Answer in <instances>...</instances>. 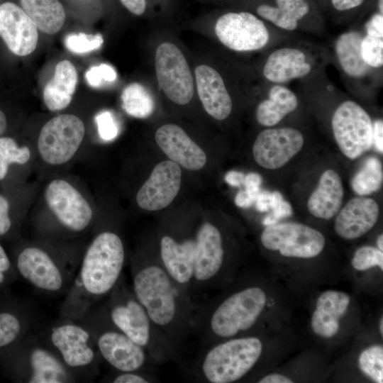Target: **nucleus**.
I'll list each match as a JSON object with an SVG mask.
<instances>
[{
    "instance_id": "f257e3e1",
    "label": "nucleus",
    "mask_w": 383,
    "mask_h": 383,
    "mask_svg": "<svg viewBox=\"0 0 383 383\" xmlns=\"http://www.w3.org/2000/svg\"><path fill=\"white\" fill-rule=\"evenodd\" d=\"M131 289L152 321L179 352L193 333L198 306L156 258H139L131 265Z\"/></svg>"
},
{
    "instance_id": "f03ea898",
    "label": "nucleus",
    "mask_w": 383,
    "mask_h": 383,
    "mask_svg": "<svg viewBox=\"0 0 383 383\" xmlns=\"http://www.w3.org/2000/svg\"><path fill=\"white\" fill-rule=\"evenodd\" d=\"M125 261L121 238L111 231L98 233L86 250L68 291L67 316L82 317L91 304L106 297L123 277Z\"/></svg>"
},
{
    "instance_id": "7ed1b4c3",
    "label": "nucleus",
    "mask_w": 383,
    "mask_h": 383,
    "mask_svg": "<svg viewBox=\"0 0 383 383\" xmlns=\"http://www.w3.org/2000/svg\"><path fill=\"white\" fill-rule=\"evenodd\" d=\"M267 301L264 289L250 283L202 300L196 311L193 333L202 347L245 335L256 326Z\"/></svg>"
},
{
    "instance_id": "20e7f679",
    "label": "nucleus",
    "mask_w": 383,
    "mask_h": 383,
    "mask_svg": "<svg viewBox=\"0 0 383 383\" xmlns=\"http://www.w3.org/2000/svg\"><path fill=\"white\" fill-rule=\"evenodd\" d=\"M103 304L111 322L144 348L155 365L178 357L179 351L152 321L123 277Z\"/></svg>"
},
{
    "instance_id": "39448f33",
    "label": "nucleus",
    "mask_w": 383,
    "mask_h": 383,
    "mask_svg": "<svg viewBox=\"0 0 383 383\" xmlns=\"http://www.w3.org/2000/svg\"><path fill=\"white\" fill-rule=\"evenodd\" d=\"M263 351L260 338L243 335L201 348L192 366L195 379L206 383H233L255 367Z\"/></svg>"
},
{
    "instance_id": "423d86ee",
    "label": "nucleus",
    "mask_w": 383,
    "mask_h": 383,
    "mask_svg": "<svg viewBox=\"0 0 383 383\" xmlns=\"http://www.w3.org/2000/svg\"><path fill=\"white\" fill-rule=\"evenodd\" d=\"M82 322L90 331L101 359L116 371H147L155 362L147 351L117 328L104 306L91 308Z\"/></svg>"
},
{
    "instance_id": "0eeeda50",
    "label": "nucleus",
    "mask_w": 383,
    "mask_h": 383,
    "mask_svg": "<svg viewBox=\"0 0 383 383\" xmlns=\"http://www.w3.org/2000/svg\"><path fill=\"white\" fill-rule=\"evenodd\" d=\"M41 338L77 380L98 372L101 357L90 331L82 322L70 318L58 321Z\"/></svg>"
},
{
    "instance_id": "6e6552de",
    "label": "nucleus",
    "mask_w": 383,
    "mask_h": 383,
    "mask_svg": "<svg viewBox=\"0 0 383 383\" xmlns=\"http://www.w3.org/2000/svg\"><path fill=\"white\" fill-rule=\"evenodd\" d=\"M195 258L191 295L197 297L222 289L233 274L229 270L226 256L223 236L213 223L205 221L195 234Z\"/></svg>"
},
{
    "instance_id": "1a4fd4ad",
    "label": "nucleus",
    "mask_w": 383,
    "mask_h": 383,
    "mask_svg": "<svg viewBox=\"0 0 383 383\" xmlns=\"http://www.w3.org/2000/svg\"><path fill=\"white\" fill-rule=\"evenodd\" d=\"M155 73L158 89L176 105L188 104L195 94L194 72L182 49L162 41L155 48Z\"/></svg>"
},
{
    "instance_id": "9d476101",
    "label": "nucleus",
    "mask_w": 383,
    "mask_h": 383,
    "mask_svg": "<svg viewBox=\"0 0 383 383\" xmlns=\"http://www.w3.org/2000/svg\"><path fill=\"white\" fill-rule=\"evenodd\" d=\"M16 267L30 285L50 295L69 291L77 272L66 267L45 249L35 245L27 246L20 252Z\"/></svg>"
},
{
    "instance_id": "9b49d317",
    "label": "nucleus",
    "mask_w": 383,
    "mask_h": 383,
    "mask_svg": "<svg viewBox=\"0 0 383 383\" xmlns=\"http://www.w3.org/2000/svg\"><path fill=\"white\" fill-rule=\"evenodd\" d=\"M85 135V126L78 116L65 113L50 119L41 128L38 149L42 160L50 165L69 162L76 154Z\"/></svg>"
},
{
    "instance_id": "f8f14e48",
    "label": "nucleus",
    "mask_w": 383,
    "mask_h": 383,
    "mask_svg": "<svg viewBox=\"0 0 383 383\" xmlns=\"http://www.w3.org/2000/svg\"><path fill=\"white\" fill-rule=\"evenodd\" d=\"M331 126L339 149L350 160L359 157L373 146V122L355 101H345L336 109Z\"/></svg>"
},
{
    "instance_id": "ddd939ff",
    "label": "nucleus",
    "mask_w": 383,
    "mask_h": 383,
    "mask_svg": "<svg viewBox=\"0 0 383 383\" xmlns=\"http://www.w3.org/2000/svg\"><path fill=\"white\" fill-rule=\"evenodd\" d=\"M262 245L267 250L279 251L287 257L311 258L323 250L326 240L318 231L295 222L277 223L267 226L260 235Z\"/></svg>"
},
{
    "instance_id": "4468645a",
    "label": "nucleus",
    "mask_w": 383,
    "mask_h": 383,
    "mask_svg": "<svg viewBox=\"0 0 383 383\" xmlns=\"http://www.w3.org/2000/svg\"><path fill=\"white\" fill-rule=\"evenodd\" d=\"M218 40L235 52H251L264 48L270 35L263 21L249 11H228L213 21Z\"/></svg>"
},
{
    "instance_id": "2eb2a0df",
    "label": "nucleus",
    "mask_w": 383,
    "mask_h": 383,
    "mask_svg": "<svg viewBox=\"0 0 383 383\" xmlns=\"http://www.w3.org/2000/svg\"><path fill=\"white\" fill-rule=\"evenodd\" d=\"M45 200L59 223L70 231L81 232L91 222L93 211L89 202L65 179H56L47 185Z\"/></svg>"
},
{
    "instance_id": "dca6fc26",
    "label": "nucleus",
    "mask_w": 383,
    "mask_h": 383,
    "mask_svg": "<svg viewBox=\"0 0 383 383\" xmlns=\"http://www.w3.org/2000/svg\"><path fill=\"white\" fill-rule=\"evenodd\" d=\"M22 380L28 383H65L77 379L41 337L33 335L25 345Z\"/></svg>"
},
{
    "instance_id": "f3484780",
    "label": "nucleus",
    "mask_w": 383,
    "mask_h": 383,
    "mask_svg": "<svg viewBox=\"0 0 383 383\" xmlns=\"http://www.w3.org/2000/svg\"><path fill=\"white\" fill-rule=\"evenodd\" d=\"M304 143L303 135L295 128H267L256 137L252 146L253 157L265 169H279L301 150Z\"/></svg>"
},
{
    "instance_id": "a211bd4d",
    "label": "nucleus",
    "mask_w": 383,
    "mask_h": 383,
    "mask_svg": "<svg viewBox=\"0 0 383 383\" xmlns=\"http://www.w3.org/2000/svg\"><path fill=\"white\" fill-rule=\"evenodd\" d=\"M180 167L172 160L158 163L136 194L143 209L155 211L167 207L177 195L181 185Z\"/></svg>"
},
{
    "instance_id": "6ab92c4d",
    "label": "nucleus",
    "mask_w": 383,
    "mask_h": 383,
    "mask_svg": "<svg viewBox=\"0 0 383 383\" xmlns=\"http://www.w3.org/2000/svg\"><path fill=\"white\" fill-rule=\"evenodd\" d=\"M0 37L12 53L26 56L37 47L38 29L20 6L7 1L0 4Z\"/></svg>"
},
{
    "instance_id": "aec40b11",
    "label": "nucleus",
    "mask_w": 383,
    "mask_h": 383,
    "mask_svg": "<svg viewBox=\"0 0 383 383\" xmlns=\"http://www.w3.org/2000/svg\"><path fill=\"white\" fill-rule=\"evenodd\" d=\"M195 249V237L180 239L164 234L160 238L158 257L161 263L179 287L191 296Z\"/></svg>"
},
{
    "instance_id": "412c9836",
    "label": "nucleus",
    "mask_w": 383,
    "mask_h": 383,
    "mask_svg": "<svg viewBox=\"0 0 383 383\" xmlns=\"http://www.w3.org/2000/svg\"><path fill=\"white\" fill-rule=\"evenodd\" d=\"M195 90L205 111L218 121L231 113L233 103L221 73L207 63H199L194 70Z\"/></svg>"
},
{
    "instance_id": "4be33fe9",
    "label": "nucleus",
    "mask_w": 383,
    "mask_h": 383,
    "mask_svg": "<svg viewBox=\"0 0 383 383\" xmlns=\"http://www.w3.org/2000/svg\"><path fill=\"white\" fill-rule=\"evenodd\" d=\"M155 140L170 160L187 170H199L206 163L204 151L177 124L166 123L159 127Z\"/></svg>"
},
{
    "instance_id": "5701e85b",
    "label": "nucleus",
    "mask_w": 383,
    "mask_h": 383,
    "mask_svg": "<svg viewBox=\"0 0 383 383\" xmlns=\"http://www.w3.org/2000/svg\"><path fill=\"white\" fill-rule=\"evenodd\" d=\"M338 213L334 223L335 233L343 239L354 240L374 226L379 207L374 199L360 196L350 199Z\"/></svg>"
},
{
    "instance_id": "b1692460",
    "label": "nucleus",
    "mask_w": 383,
    "mask_h": 383,
    "mask_svg": "<svg viewBox=\"0 0 383 383\" xmlns=\"http://www.w3.org/2000/svg\"><path fill=\"white\" fill-rule=\"evenodd\" d=\"M311 71L305 54L293 48H282L274 50L267 57L263 75L274 83H284L301 78Z\"/></svg>"
},
{
    "instance_id": "393cba45",
    "label": "nucleus",
    "mask_w": 383,
    "mask_h": 383,
    "mask_svg": "<svg viewBox=\"0 0 383 383\" xmlns=\"http://www.w3.org/2000/svg\"><path fill=\"white\" fill-rule=\"evenodd\" d=\"M343 195L340 177L335 171L327 170L308 200V209L316 218L331 219L340 211Z\"/></svg>"
},
{
    "instance_id": "a878e982",
    "label": "nucleus",
    "mask_w": 383,
    "mask_h": 383,
    "mask_svg": "<svg viewBox=\"0 0 383 383\" xmlns=\"http://www.w3.org/2000/svg\"><path fill=\"white\" fill-rule=\"evenodd\" d=\"M78 82L77 72L73 64L67 60L59 62L52 78L43 90V101L51 111H61L72 101Z\"/></svg>"
},
{
    "instance_id": "bb28decb",
    "label": "nucleus",
    "mask_w": 383,
    "mask_h": 383,
    "mask_svg": "<svg viewBox=\"0 0 383 383\" xmlns=\"http://www.w3.org/2000/svg\"><path fill=\"white\" fill-rule=\"evenodd\" d=\"M298 105L295 94L286 87L276 84L269 91V99L261 101L255 111L257 121L264 126H273L280 122Z\"/></svg>"
},
{
    "instance_id": "cd10ccee",
    "label": "nucleus",
    "mask_w": 383,
    "mask_h": 383,
    "mask_svg": "<svg viewBox=\"0 0 383 383\" xmlns=\"http://www.w3.org/2000/svg\"><path fill=\"white\" fill-rule=\"evenodd\" d=\"M19 2L40 31L52 35L62 28L66 12L59 0H19Z\"/></svg>"
},
{
    "instance_id": "c85d7f7f",
    "label": "nucleus",
    "mask_w": 383,
    "mask_h": 383,
    "mask_svg": "<svg viewBox=\"0 0 383 383\" xmlns=\"http://www.w3.org/2000/svg\"><path fill=\"white\" fill-rule=\"evenodd\" d=\"M362 36L357 31L341 34L336 40L335 50L342 70L349 76L361 77L365 75L369 66L361 55Z\"/></svg>"
},
{
    "instance_id": "c756f323",
    "label": "nucleus",
    "mask_w": 383,
    "mask_h": 383,
    "mask_svg": "<svg viewBox=\"0 0 383 383\" xmlns=\"http://www.w3.org/2000/svg\"><path fill=\"white\" fill-rule=\"evenodd\" d=\"M122 108L128 115L145 118L155 109V101L151 93L140 83L128 84L121 94Z\"/></svg>"
},
{
    "instance_id": "7c9ffc66",
    "label": "nucleus",
    "mask_w": 383,
    "mask_h": 383,
    "mask_svg": "<svg viewBox=\"0 0 383 383\" xmlns=\"http://www.w3.org/2000/svg\"><path fill=\"white\" fill-rule=\"evenodd\" d=\"M383 182L382 166L376 157H367L351 181L353 191L360 196L377 192Z\"/></svg>"
},
{
    "instance_id": "2f4dec72",
    "label": "nucleus",
    "mask_w": 383,
    "mask_h": 383,
    "mask_svg": "<svg viewBox=\"0 0 383 383\" xmlns=\"http://www.w3.org/2000/svg\"><path fill=\"white\" fill-rule=\"evenodd\" d=\"M30 158V150L28 147H18L10 137H0V181L6 177L10 165H24Z\"/></svg>"
},
{
    "instance_id": "473e14b6",
    "label": "nucleus",
    "mask_w": 383,
    "mask_h": 383,
    "mask_svg": "<svg viewBox=\"0 0 383 383\" xmlns=\"http://www.w3.org/2000/svg\"><path fill=\"white\" fill-rule=\"evenodd\" d=\"M131 13L150 17L168 16L174 11V0H119Z\"/></svg>"
},
{
    "instance_id": "72a5a7b5",
    "label": "nucleus",
    "mask_w": 383,
    "mask_h": 383,
    "mask_svg": "<svg viewBox=\"0 0 383 383\" xmlns=\"http://www.w3.org/2000/svg\"><path fill=\"white\" fill-rule=\"evenodd\" d=\"M350 302V297L348 294L328 290L318 296L316 310L328 317L340 320L346 313Z\"/></svg>"
},
{
    "instance_id": "f704fd0d",
    "label": "nucleus",
    "mask_w": 383,
    "mask_h": 383,
    "mask_svg": "<svg viewBox=\"0 0 383 383\" xmlns=\"http://www.w3.org/2000/svg\"><path fill=\"white\" fill-rule=\"evenodd\" d=\"M360 370L377 383L383 382V348L372 345L365 349L358 357Z\"/></svg>"
},
{
    "instance_id": "c9c22d12",
    "label": "nucleus",
    "mask_w": 383,
    "mask_h": 383,
    "mask_svg": "<svg viewBox=\"0 0 383 383\" xmlns=\"http://www.w3.org/2000/svg\"><path fill=\"white\" fill-rule=\"evenodd\" d=\"M25 319L13 312H0V349L16 342L26 331Z\"/></svg>"
},
{
    "instance_id": "e433bc0d",
    "label": "nucleus",
    "mask_w": 383,
    "mask_h": 383,
    "mask_svg": "<svg viewBox=\"0 0 383 383\" xmlns=\"http://www.w3.org/2000/svg\"><path fill=\"white\" fill-rule=\"evenodd\" d=\"M104 38L100 33L95 35L84 33H71L65 38V45L68 50L76 54H84L101 48Z\"/></svg>"
},
{
    "instance_id": "4c0bfd02",
    "label": "nucleus",
    "mask_w": 383,
    "mask_h": 383,
    "mask_svg": "<svg viewBox=\"0 0 383 383\" xmlns=\"http://www.w3.org/2000/svg\"><path fill=\"white\" fill-rule=\"evenodd\" d=\"M351 265L359 271L367 270L376 266L383 270V251L370 245L362 246L355 252Z\"/></svg>"
},
{
    "instance_id": "58836bf2",
    "label": "nucleus",
    "mask_w": 383,
    "mask_h": 383,
    "mask_svg": "<svg viewBox=\"0 0 383 383\" xmlns=\"http://www.w3.org/2000/svg\"><path fill=\"white\" fill-rule=\"evenodd\" d=\"M361 55L364 62L372 67L383 65V38L366 35L361 42Z\"/></svg>"
},
{
    "instance_id": "ea45409f",
    "label": "nucleus",
    "mask_w": 383,
    "mask_h": 383,
    "mask_svg": "<svg viewBox=\"0 0 383 383\" xmlns=\"http://www.w3.org/2000/svg\"><path fill=\"white\" fill-rule=\"evenodd\" d=\"M255 11L261 18L282 29L294 30L297 27L298 21L285 15L277 6L260 4L256 7Z\"/></svg>"
},
{
    "instance_id": "a19ab883",
    "label": "nucleus",
    "mask_w": 383,
    "mask_h": 383,
    "mask_svg": "<svg viewBox=\"0 0 383 383\" xmlns=\"http://www.w3.org/2000/svg\"><path fill=\"white\" fill-rule=\"evenodd\" d=\"M85 79L91 87L99 88L114 82L117 79V73L112 66L102 63L87 70Z\"/></svg>"
},
{
    "instance_id": "79ce46f5",
    "label": "nucleus",
    "mask_w": 383,
    "mask_h": 383,
    "mask_svg": "<svg viewBox=\"0 0 383 383\" xmlns=\"http://www.w3.org/2000/svg\"><path fill=\"white\" fill-rule=\"evenodd\" d=\"M106 382L112 383H153L158 379L147 371H116L108 375Z\"/></svg>"
},
{
    "instance_id": "37998d69",
    "label": "nucleus",
    "mask_w": 383,
    "mask_h": 383,
    "mask_svg": "<svg viewBox=\"0 0 383 383\" xmlns=\"http://www.w3.org/2000/svg\"><path fill=\"white\" fill-rule=\"evenodd\" d=\"M270 209L272 213L266 216L262 222L266 226L277 223L281 218L289 217L292 214L291 205L284 199L282 194L277 191L272 192Z\"/></svg>"
},
{
    "instance_id": "c03bdc74",
    "label": "nucleus",
    "mask_w": 383,
    "mask_h": 383,
    "mask_svg": "<svg viewBox=\"0 0 383 383\" xmlns=\"http://www.w3.org/2000/svg\"><path fill=\"white\" fill-rule=\"evenodd\" d=\"M340 321L326 317L314 311L311 321L313 331L318 335L329 338L335 336L340 330Z\"/></svg>"
},
{
    "instance_id": "a18cd8bd",
    "label": "nucleus",
    "mask_w": 383,
    "mask_h": 383,
    "mask_svg": "<svg viewBox=\"0 0 383 383\" xmlns=\"http://www.w3.org/2000/svg\"><path fill=\"white\" fill-rule=\"evenodd\" d=\"M95 121L99 134L104 140H111L118 135V123L111 111H104L99 113L95 117Z\"/></svg>"
},
{
    "instance_id": "49530a36",
    "label": "nucleus",
    "mask_w": 383,
    "mask_h": 383,
    "mask_svg": "<svg viewBox=\"0 0 383 383\" xmlns=\"http://www.w3.org/2000/svg\"><path fill=\"white\" fill-rule=\"evenodd\" d=\"M277 7L287 16L298 21L306 16L309 6L304 0H276Z\"/></svg>"
},
{
    "instance_id": "de8ad7c7",
    "label": "nucleus",
    "mask_w": 383,
    "mask_h": 383,
    "mask_svg": "<svg viewBox=\"0 0 383 383\" xmlns=\"http://www.w3.org/2000/svg\"><path fill=\"white\" fill-rule=\"evenodd\" d=\"M9 209V201L6 196L0 194V236L7 233L11 227Z\"/></svg>"
},
{
    "instance_id": "09e8293b",
    "label": "nucleus",
    "mask_w": 383,
    "mask_h": 383,
    "mask_svg": "<svg viewBox=\"0 0 383 383\" xmlns=\"http://www.w3.org/2000/svg\"><path fill=\"white\" fill-rule=\"evenodd\" d=\"M262 184L261 176L255 172H250L245 174L243 186L244 190L252 198L256 199V197L261 190L260 186Z\"/></svg>"
},
{
    "instance_id": "8fccbe9b",
    "label": "nucleus",
    "mask_w": 383,
    "mask_h": 383,
    "mask_svg": "<svg viewBox=\"0 0 383 383\" xmlns=\"http://www.w3.org/2000/svg\"><path fill=\"white\" fill-rule=\"evenodd\" d=\"M367 35L383 38V14L376 13L372 16L366 24Z\"/></svg>"
},
{
    "instance_id": "3c124183",
    "label": "nucleus",
    "mask_w": 383,
    "mask_h": 383,
    "mask_svg": "<svg viewBox=\"0 0 383 383\" xmlns=\"http://www.w3.org/2000/svg\"><path fill=\"white\" fill-rule=\"evenodd\" d=\"M373 145L381 154L383 152V121L377 119L373 122Z\"/></svg>"
},
{
    "instance_id": "603ef678",
    "label": "nucleus",
    "mask_w": 383,
    "mask_h": 383,
    "mask_svg": "<svg viewBox=\"0 0 383 383\" xmlns=\"http://www.w3.org/2000/svg\"><path fill=\"white\" fill-rule=\"evenodd\" d=\"M272 192L267 190H260L255 204V208L260 212L268 211L270 209Z\"/></svg>"
},
{
    "instance_id": "864d4df0",
    "label": "nucleus",
    "mask_w": 383,
    "mask_h": 383,
    "mask_svg": "<svg viewBox=\"0 0 383 383\" xmlns=\"http://www.w3.org/2000/svg\"><path fill=\"white\" fill-rule=\"evenodd\" d=\"M245 174L242 172L231 170L226 174V182L232 187H241L244 184Z\"/></svg>"
},
{
    "instance_id": "5fc2aeb1",
    "label": "nucleus",
    "mask_w": 383,
    "mask_h": 383,
    "mask_svg": "<svg viewBox=\"0 0 383 383\" xmlns=\"http://www.w3.org/2000/svg\"><path fill=\"white\" fill-rule=\"evenodd\" d=\"M255 199L250 196L244 189L240 190L235 197V204L237 206L248 209L255 204Z\"/></svg>"
},
{
    "instance_id": "6e6d98bb",
    "label": "nucleus",
    "mask_w": 383,
    "mask_h": 383,
    "mask_svg": "<svg viewBox=\"0 0 383 383\" xmlns=\"http://www.w3.org/2000/svg\"><path fill=\"white\" fill-rule=\"evenodd\" d=\"M11 268L10 260L3 247L0 245V284L5 280V273Z\"/></svg>"
},
{
    "instance_id": "4d7b16f0",
    "label": "nucleus",
    "mask_w": 383,
    "mask_h": 383,
    "mask_svg": "<svg viewBox=\"0 0 383 383\" xmlns=\"http://www.w3.org/2000/svg\"><path fill=\"white\" fill-rule=\"evenodd\" d=\"M364 0H331L333 6L338 11H346L359 6Z\"/></svg>"
},
{
    "instance_id": "13d9d810",
    "label": "nucleus",
    "mask_w": 383,
    "mask_h": 383,
    "mask_svg": "<svg viewBox=\"0 0 383 383\" xmlns=\"http://www.w3.org/2000/svg\"><path fill=\"white\" fill-rule=\"evenodd\" d=\"M257 382L259 383H292L294 382L290 378L282 374H269L260 378Z\"/></svg>"
},
{
    "instance_id": "bf43d9fd",
    "label": "nucleus",
    "mask_w": 383,
    "mask_h": 383,
    "mask_svg": "<svg viewBox=\"0 0 383 383\" xmlns=\"http://www.w3.org/2000/svg\"><path fill=\"white\" fill-rule=\"evenodd\" d=\"M7 127V120L4 113L0 110V136L5 132Z\"/></svg>"
},
{
    "instance_id": "052dcab7",
    "label": "nucleus",
    "mask_w": 383,
    "mask_h": 383,
    "mask_svg": "<svg viewBox=\"0 0 383 383\" xmlns=\"http://www.w3.org/2000/svg\"><path fill=\"white\" fill-rule=\"evenodd\" d=\"M377 248L383 251V235L380 234L377 240Z\"/></svg>"
},
{
    "instance_id": "680f3d73",
    "label": "nucleus",
    "mask_w": 383,
    "mask_h": 383,
    "mask_svg": "<svg viewBox=\"0 0 383 383\" xmlns=\"http://www.w3.org/2000/svg\"><path fill=\"white\" fill-rule=\"evenodd\" d=\"M379 332L381 333V335L382 336L383 335V318H381L380 319V321H379Z\"/></svg>"
},
{
    "instance_id": "e2e57ef3",
    "label": "nucleus",
    "mask_w": 383,
    "mask_h": 383,
    "mask_svg": "<svg viewBox=\"0 0 383 383\" xmlns=\"http://www.w3.org/2000/svg\"><path fill=\"white\" fill-rule=\"evenodd\" d=\"M379 10H380L381 13H382V12H383V3H382V0H379Z\"/></svg>"
},
{
    "instance_id": "0e129e2a",
    "label": "nucleus",
    "mask_w": 383,
    "mask_h": 383,
    "mask_svg": "<svg viewBox=\"0 0 383 383\" xmlns=\"http://www.w3.org/2000/svg\"><path fill=\"white\" fill-rule=\"evenodd\" d=\"M201 1H210V0H201Z\"/></svg>"
}]
</instances>
